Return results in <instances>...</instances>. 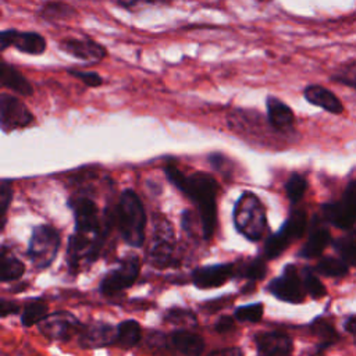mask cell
I'll return each mask as SVG.
<instances>
[{
	"instance_id": "f6af8a7d",
	"label": "cell",
	"mask_w": 356,
	"mask_h": 356,
	"mask_svg": "<svg viewBox=\"0 0 356 356\" xmlns=\"http://www.w3.org/2000/svg\"><path fill=\"white\" fill-rule=\"evenodd\" d=\"M259 1H266V0H259Z\"/></svg>"
},
{
	"instance_id": "ac0fdd59",
	"label": "cell",
	"mask_w": 356,
	"mask_h": 356,
	"mask_svg": "<svg viewBox=\"0 0 356 356\" xmlns=\"http://www.w3.org/2000/svg\"><path fill=\"white\" fill-rule=\"evenodd\" d=\"M303 96L310 104L317 106L331 114H341L343 111L342 102L331 90L321 85H307L303 89Z\"/></svg>"
},
{
	"instance_id": "3957f363",
	"label": "cell",
	"mask_w": 356,
	"mask_h": 356,
	"mask_svg": "<svg viewBox=\"0 0 356 356\" xmlns=\"http://www.w3.org/2000/svg\"><path fill=\"white\" fill-rule=\"evenodd\" d=\"M234 224L239 234L252 242L260 241L267 231L266 209L253 192H243L232 211Z\"/></svg>"
},
{
	"instance_id": "52a82bcc",
	"label": "cell",
	"mask_w": 356,
	"mask_h": 356,
	"mask_svg": "<svg viewBox=\"0 0 356 356\" xmlns=\"http://www.w3.org/2000/svg\"><path fill=\"white\" fill-rule=\"evenodd\" d=\"M8 47H14L29 56H40L46 51L47 42L44 36L38 32L10 28L0 32V50L4 51Z\"/></svg>"
},
{
	"instance_id": "9a60e30c",
	"label": "cell",
	"mask_w": 356,
	"mask_h": 356,
	"mask_svg": "<svg viewBox=\"0 0 356 356\" xmlns=\"http://www.w3.org/2000/svg\"><path fill=\"white\" fill-rule=\"evenodd\" d=\"M259 356H288L292 339L282 332H261L254 337Z\"/></svg>"
},
{
	"instance_id": "6da1fadb",
	"label": "cell",
	"mask_w": 356,
	"mask_h": 356,
	"mask_svg": "<svg viewBox=\"0 0 356 356\" xmlns=\"http://www.w3.org/2000/svg\"><path fill=\"white\" fill-rule=\"evenodd\" d=\"M164 172L171 184H174L175 188H178L196 204L202 222L203 238L209 241L217 227V181L207 172H193L191 175H185L172 164L164 167Z\"/></svg>"
},
{
	"instance_id": "9c48e42d",
	"label": "cell",
	"mask_w": 356,
	"mask_h": 356,
	"mask_svg": "<svg viewBox=\"0 0 356 356\" xmlns=\"http://www.w3.org/2000/svg\"><path fill=\"white\" fill-rule=\"evenodd\" d=\"M267 289L280 300L300 303L305 298V285L300 281L295 266H286L281 277L270 281Z\"/></svg>"
},
{
	"instance_id": "603a6c76",
	"label": "cell",
	"mask_w": 356,
	"mask_h": 356,
	"mask_svg": "<svg viewBox=\"0 0 356 356\" xmlns=\"http://www.w3.org/2000/svg\"><path fill=\"white\" fill-rule=\"evenodd\" d=\"M142 337L140 325L135 320H125L117 325V339L115 343H118L121 348H132L135 346Z\"/></svg>"
},
{
	"instance_id": "4dcf8cb0",
	"label": "cell",
	"mask_w": 356,
	"mask_h": 356,
	"mask_svg": "<svg viewBox=\"0 0 356 356\" xmlns=\"http://www.w3.org/2000/svg\"><path fill=\"white\" fill-rule=\"evenodd\" d=\"M266 271H267L266 263H264V260L260 259V257L253 259V260L245 263V264L242 266V268H241L242 277L248 278L249 281H259V280L264 278Z\"/></svg>"
},
{
	"instance_id": "ab89813d",
	"label": "cell",
	"mask_w": 356,
	"mask_h": 356,
	"mask_svg": "<svg viewBox=\"0 0 356 356\" xmlns=\"http://www.w3.org/2000/svg\"><path fill=\"white\" fill-rule=\"evenodd\" d=\"M214 328H216V331H218V332H228V331H231V330L235 328L234 318L229 317V316H222V317H220V318L216 321Z\"/></svg>"
},
{
	"instance_id": "8992f818",
	"label": "cell",
	"mask_w": 356,
	"mask_h": 356,
	"mask_svg": "<svg viewBox=\"0 0 356 356\" xmlns=\"http://www.w3.org/2000/svg\"><path fill=\"white\" fill-rule=\"evenodd\" d=\"M33 121V114L19 97L7 92L0 95V127L3 132L26 128Z\"/></svg>"
},
{
	"instance_id": "8fae6325",
	"label": "cell",
	"mask_w": 356,
	"mask_h": 356,
	"mask_svg": "<svg viewBox=\"0 0 356 356\" xmlns=\"http://www.w3.org/2000/svg\"><path fill=\"white\" fill-rule=\"evenodd\" d=\"M58 49L83 61H100L107 57V49L92 38H64L58 42Z\"/></svg>"
},
{
	"instance_id": "ba28073f",
	"label": "cell",
	"mask_w": 356,
	"mask_h": 356,
	"mask_svg": "<svg viewBox=\"0 0 356 356\" xmlns=\"http://www.w3.org/2000/svg\"><path fill=\"white\" fill-rule=\"evenodd\" d=\"M140 263L136 256H129L122 263L111 270L100 282V292L103 295H115L129 288L138 278Z\"/></svg>"
},
{
	"instance_id": "277c9868",
	"label": "cell",
	"mask_w": 356,
	"mask_h": 356,
	"mask_svg": "<svg viewBox=\"0 0 356 356\" xmlns=\"http://www.w3.org/2000/svg\"><path fill=\"white\" fill-rule=\"evenodd\" d=\"M61 238L58 231L50 225H38L33 228L29 246L28 257L36 268L49 267L57 256Z\"/></svg>"
},
{
	"instance_id": "d6a6232c",
	"label": "cell",
	"mask_w": 356,
	"mask_h": 356,
	"mask_svg": "<svg viewBox=\"0 0 356 356\" xmlns=\"http://www.w3.org/2000/svg\"><path fill=\"white\" fill-rule=\"evenodd\" d=\"M165 320L172 323V324H189V325H195L196 324V318L195 314L189 310L185 309H171L168 310V313L165 314Z\"/></svg>"
},
{
	"instance_id": "b9f144b4",
	"label": "cell",
	"mask_w": 356,
	"mask_h": 356,
	"mask_svg": "<svg viewBox=\"0 0 356 356\" xmlns=\"http://www.w3.org/2000/svg\"><path fill=\"white\" fill-rule=\"evenodd\" d=\"M206 356H243L239 348H225V349H218L214 352H210Z\"/></svg>"
},
{
	"instance_id": "cb8c5ba5",
	"label": "cell",
	"mask_w": 356,
	"mask_h": 356,
	"mask_svg": "<svg viewBox=\"0 0 356 356\" xmlns=\"http://www.w3.org/2000/svg\"><path fill=\"white\" fill-rule=\"evenodd\" d=\"M49 306L42 299H33L24 306L21 314V324L24 327H31L33 324H39L47 316Z\"/></svg>"
},
{
	"instance_id": "484cf974",
	"label": "cell",
	"mask_w": 356,
	"mask_h": 356,
	"mask_svg": "<svg viewBox=\"0 0 356 356\" xmlns=\"http://www.w3.org/2000/svg\"><path fill=\"white\" fill-rule=\"evenodd\" d=\"M306 229V213L302 210H296L291 213L288 220L281 227V231L291 239H298L303 235Z\"/></svg>"
},
{
	"instance_id": "7bdbcfd3",
	"label": "cell",
	"mask_w": 356,
	"mask_h": 356,
	"mask_svg": "<svg viewBox=\"0 0 356 356\" xmlns=\"http://www.w3.org/2000/svg\"><path fill=\"white\" fill-rule=\"evenodd\" d=\"M0 309H1V313H0L1 317H6V316H8V314H11V313H17V312H18L17 303H14V302H7V300H1Z\"/></svg>"
},
{
	"instance_id": "e0dca14e",
	"label": "cell",
	"mask_w": 356,
	"mask_h": 356,
	"mask_svg": "<svg viewBox=\"0 0 356 356\" xmlns=\"http://www.w3.org/2000/svg\"><path fill=\"white\" fill-rule=\"evenodd\" d=\"M0 85L1 88L11 89L19 96L28 97L33 95V86L28 78L6 60H1L0 63Z\"/></svg>"
},
{
	"instance_id": "e575fe53",
	"label": "cell",
	"mask_w": 356,
	"mask_h": 356,
	"mask_svg": "<svg viewBox=\"0 0 356 356\" xmlns=\"http://www.w3.org/2000/svg\"><path fill=\"white\" fill-rule=\"evenodd\" d=\"M13 199V189L11 185L7 181L1 182V189H0V217H1V228L6 224V216H7V210L8 206L11 203Z\"/></svg>"
},
{
	"instance_id": "4fadbf2b",
	"label": "cell",
	"mask_w": 356,
	"mask_h": 356,
	"mask_svg": "<svg viewBox=\"0 0 356 356\" xmlns=\"http://www.w3.org/2000/svg\"><path fill=\"white\" fill-rule=\"evenodd\" d=\"M235 274L234 263L213 264L195 268L192 273V282L200 289L217 288L224 285Z\"/></svg>"
},
{
	"instance_id": "836d02e7",
	"label": "cell",
	"mask_w": 356,
	"mask_h": 356,
	"mask_svg": "<svg viewBox=\"0 0 356 356\" xmlns=\"http://www.w3.org/2000/svg\"><path fill=\"white\" fill-rule=\"evenodd\" d=\"M68 74L72 75L74 78L79 79L81 82H83L86 86L89 88H97L100 85H103V78L100 76V74H97L96 71H79V70H68Z\"/></svg>"
},
{
	"instance_id": "f1b7e54d",
	"label": "cell",
	"mask_w": 356,
	"mask_h": 356,
	"mask_svg": "<svg viewBox=\"0 0 356 356\" xmlns=\"http://www.w3.org/2000/svg\"><path fill=\"white\" fill-rule=\"evenodd\" d=\"M306 188H307V182L305 177H302L300 174H292L285 184L286 196L292 203H296L303 197Z\"/></svg>"
},
{
	"instance_id": "5bb4252c",
	"label": "cell",
	"mask_w": 356,
	"mask_h": 356,
	"mask_svg": "<svg viewBox=\"0 0 356 356\" xmlns=\"http://www.w3.org/2000/svg\"><path fill=\"white\" fill-rule=\"evenodd\" d=\"M117 339V328L106 323H92L81 328L79 345L86 349L107 346Z\"/></svg>"
},
{
	"instance_id": "d6986e66",
	"label": "cell",
	"mask_w": 356,
	"mask_h": 356,
	"mask_svg": "<svg viewBox=\"0 0 356 356\" xmlns=\"http://www.w3.org/2000/svg\"><path fill=\"white\" fill-rule=\"evenodd\" d=\"M325 218L338 228H350L356 221V207L342 199L323 207Z\"/></svg>"
},
{
	"instance_id": "2e32d148",
	"label": "cell",
	"mask_w": 356,
	"mask_h": 356,
	"mask_svg": "<svg viewBox=\"0 0 356 356\" xmlns=\"http://www.w3.org/2000/svg\"><path fill=\"white\" fill-rule=\"evenodd\" d=\"M266 108H267V121L271 128L280 132L289 131L295 124V114L292 108L285 104L281 99L275 96L266 97Z\"/></svg>"
},
{
	"instance_id": "7402d4cb",
	"label": "cell",
	"mask_w": 356,
	"mask_h": 356,
	"mask_svg": "<svg viewBox=\"0 0 356 356\" xmlns=\"http://www.w3.org/2000/svg\"><path fill=\"white\" fill-rule=\"evenodd\" d=\"M25 271L24 263L15 257L6 248L1 249L0 253V280L1 282H8L18 280Z\"/></svg>"
},
{
	"instance_id": "7a4b0ae2",
	"label": "cell",
	"mask_w": 356,
	"mask_h": 356,
	"mask_svg": "<svg viewBox=\"0 0 356 356\" xmlns=\"http://www.w3.org/2000/svg\"><path fill=\"white\" fill-rule=\"evenodd\" d=\"M113 220L125 243L135 248L143 245L146 213L139 196L132 189H125L121 193Z\"/></svg>"
},
{
	"instance_id": "7c38bea8",
	"label": "cell",
	"mask_w": 356,
	"mask_h": 356,
	"mask_svg": "<svg viewBox=\"0 0 356 356\" xmlns=\"http://www.w3.org/2000/svg\"><path fill=\"white\" fill-rule=\"evenodd\" d=\"M75 217V231L82 234H99L100 222H99V209L96 203L85 196H79L70 202Z\"/></svg>"
},
{
	"instance_id": "8d00e7d4",
	"label": "cell",
	"mask_w": 356,
	"mask_h": 356,
	"mask_svg": "<svg viewBox=\"0 0 356 356\" xmlns=\"http://www.w3.org/2000/svg\"><path fill=\"white\" fill-rule=\"evenodd\" d=\"M170 3H172V0H117V4L127 10H134L140 6H165Z\"/></svg>"
},
{
	"instance_id": "5b68a950",
	"label": "cell",
	"mask_w": 356,
	"mask_h": 356,
	"mask_svg": "<svg viewBox=\"0 0 356 356\" xmlns=\"http://www.w3.org/2000/svg\"><path fill=\"white\" fill-rule=\"evenodd\" d=\"M174 248L175 241L171 224L164 218H159L154 221L153 236L147 250V261L157 268L168 267L172 261Z\"/></svg>"
},
{
	"instance_id": "74e56055",
	"label": "cell",
	"mask_w": 356,
	"mask_h": 356,
	"mask_svg": "<svg viewBox=\"0 0 356 356\" xmlns=\"http://www.w3.org/2000/svg\"><path fill=\"white\" fill-rule=\"evenodd\" d=\"M313 331L316 335H318L321 339H324L327 343L334 341V338H337L335 331L332 330L331 325H328L325 321L323 320H317L313 324Z\"/></svg>"
},
{
	"instance_id": "83f0119b",
	"label": "cell",
	"mask_w": 356,
	"mask_h": 356,
	"mask_svg": "<svg viewBox=\"0 0 356 356\" xmlns=\"http://www.w3.org/2000/svg\"><path fill=\"white\" fill-rule=\"evenodd\" d=\"M317 270L328 277H343L348 273V266L345 260L335 257H324L318 261Z\"/></svg>"
},
{
	"instance_id": "ee69618b",
	"label": "cell",
	"mask_w": 356,
	"mask_h": 356,
	"mask_svg": "<svg viewBox=\"0 0 356 356\" xmlns=\"http://www.w3.org/2000/svg\"><path fill=\"white\" fill-rule=\"evenodd\" d=\"M345 330L350 334H356V316L349 317L345 323Z\"/></svg>"
},
{
	"instance_id": "4316f807",
	"label": "cell",
	"mask_w": 356,
	"mask_h": 356,
	"mask_svg": "<svg viewBox=\"0 0 356 356\" xmlns=\"http://www.w3.org/2000/svg\"><path fill=\"white\" fill-rule=\"evenodd\" d=\"M291 243L289 238L280 229L278 232H275L274 235H271L266 245H264V256L271 260V259H275L278 257L286 248L288 245Z\"/></svg>"
},
{
	"instance_id": "d590c367",
	"label": "cell",
	"mask_w": 356,
	"mask_h": 356,
	"mask_svg": "<svg viewBox=\"0 0 356 356\" xmlns=\"http://www.w3.org/2000/svg\"><path fill=\"white\" fill-rule=\"evenodd\" d=\"M331 79L335 81V82H339V83H343V85H348V86H352V88L356 89V65L343 68L338 74H334Z\"/></svg>"
},
{
	"instance_id": "60d3db41",
	"label": "cell",
	"mask_w": 356,
	"mask_h": 356,
	"mask_svg": "<svg viewBox=\"0 0 356 356\" xmlns=\"http://www.w3.org/2000/svg\"><path fill=\"white\" fill-rule=\"evenodd\" d=\"M343 199L356 207V181L349 182V185L346 186V191L343 193Z\"/></svg>"
},
{
	"instance_id": "30bf717a",
	"label": "cell",
	"mask_w": 356,
	"mask_h": 356,
	"mask_svg": "<svg viewBox=\"0 0 356 356\" xmlns=\"http://www.w3.org/2000/svg\"><path fill=\"white\" fill-rule=\"evenodd\" d=\"M79 330V323L68 312H57L46 316L39 323V331L54 341H67Z\"/></svg>"
},
{
	"instance_id": "ffe728a7",
	"label": "cell",
	"mask_w": 356,
	"mask_h": 356,
	"mask_svg": "<svg viewBox=\"0 0 356 356\" xmlns=\"http://www.w3.org/2000/svg\"><path fill=\"white\" fill-rule=\"evenodd\" d=\"M172 346L185 356H200L204 350V341L196 332L178 330L171 334Z\"/></svg>"
},
{
	"instance_id": "44dd1931",
	"label": "cell",
	"mask_w": 356,
	"mask_h": 356,
	"mask_svg": "<svg viewBox=\"0 0 356 356\" xmlns=\"http://www.w3.org/2000/svg\"><path fill=\"white\" fill-rule=\"evenodd\" d=\"M38 15L47 22H58V21H70L78 15V11L68 3L61 0H47L44 1Z\"/></svg>"
},
{
	"instance_id": "1f68e13d",
	"label": "cell",
	"mask_w": 356,
	"mask_h": 356,
	"mask_svg": "<svg viewBox=\"0 0 356 356\" xmlns=\"http://www.w3.org/2000/svg\"><path fill=\"white\" fill-rule=\"evenodd\" d=\"M303 285H305V289L306 292L314 298V299H320L325 295V288L324 285L321 284V281L309 270L306 268L305 270V274H303Z\"/></svg>"
},
{
	"instance_id": "f35d334b",
	"label": "cell",
	"mask_w": 356,
	"mask_h": 356,
	"mask_svg": "<svg viewBox=\"0 0 356 356\" xmlns=\"http://www.w3.org/2000/svg\"><path fill=\"white\" fill-rule=\"evenodd\" d=\"M339 250L342 254V260L352 266H356V242H349L346 245L342 243Z\"/></svg>"
},
{
	"instance_id": "d4e9b609",
	"label": "cell",
	"mask_w": 356,
	"mask_h": 356,
	"mask_svg": "<svg viewBox=\"0 0 356 356\" xmlns=\"http://www.w3.org/2000/svg\"><path fill=\"white\" fill-rule=\"evenodd\" d=\"M328 242H330V232L327 229H317L309 236L307 242L300 250V256L307 259L317 257L325 249Z\"/></svg>"
},
{
	"instance_id": "f546056e",
	"label": "cell",
	"mask_w": 356,
	"mask_h": 356,
	"mask_svg": "<svg viewBox=\"0 0 356 356\" xmlns=\"http://www.w3.org/2000/svg\"><path fill=\"white\" fill-rule=\"evenodd\" d=\"M234 317L239 321H248V323H257L263 317V305L259 303H250L245 306H239L234 312Z\"/></svg>"
}]
</instances>
